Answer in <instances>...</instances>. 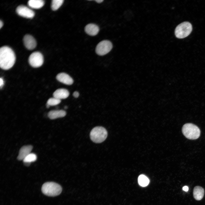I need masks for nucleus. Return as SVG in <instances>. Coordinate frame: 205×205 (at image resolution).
<instances>
[{
  "label": "nucleus",
  "instance_id": "obj_1",
  "mask_svg": "<svg viewBox=\"0 0 205 205\" xmlns=\"http://www.w3.org/2000/svg\"><path fill=\"white\" fill-rule=\"evenodd\" d=\"M16 56L14 52L10 47L4 46L0 49V67L5 70L11 68L15 62Z\"/></svg>",
  "mask_w": 205,
  "mask_h": 205
},
{
  "label": "nucleus",
  "instance_id": "obj_2",
  "mask_svg": "<svg viewBox=\"0 0 205 205\" xmlns=\"http://www.w3.org/2000/svg\"><path fill=\"white\" fill-rule=\"evenodd\" d=\"M62 188L58 183L53 182H47L42 186V191L45 195L50 196H55L59 195Z\"/></svg>",
  "mask_w": 205,
  "mask_h": 205
},
{
  "label": "nucleus",
  "instance_id": "obj_3",
  "mask_svg": "<svg viewBox=\"0 0 205 205\" xmlns=\"http://www.w3.org/2000/svg\"><path fill=\"white\" fill-rule=\"evenodd\" d=\"M107 132L103 127L97 126L93 128L90 133V138L91 140L96 143H101L106 139Z\"/></svg>",
  "mask_w": 205,
  "mask_h": 205
},
{
  "label": "nucleus",
  "instance_id": "obj_4",
  "mask_svg": "<svg viewBox=\"0 0 205 205\" xmlns=\"http://www.w3.org/2000/svg\"><path fill=\"white\" fill-rule=\"evenodd\" d=\"M182 131L186 137L189 139H197L200 135L199 128L196 125L191 123H187L184 125Z\"/></svg>",
  "mask_w": 205,
  "mask_h": 205
},
{
  "label": "nucleus",
  "instance_id": "obj_5",
  "mask_svg": "<svg viewBox=\"0 0 205 205\" xmlns=\"http://www.w3.org/2000/svg\"><path fill=\"white\" fill-rule=\"evenodd\" d=\"M192 30V26L190 23L184 22L178 25L175 30L176 36L179 38H183L188 36Z\"/></svg>",
  "mask_w": 205,
  "mask_h": 205
},
{
  "label": "nucleus",
  "instance_id": "obj_6",
  "mask_svg": "<svg viewBox=\"0 0 205 205\" xmlns=\"http://www.w3.org/2000/svg\"><path fill=\"white\" fill-rule=\"evenodd\" d=\"M112 48V43L108 40H104L98 44L96 48L95 52L99 56H104L110 52Z\"/></svg>",
  "mask_w": 205,
  "mask_h": 205
},
{
  "label": "nucleus",
  "instance_id": "obj_7",
  "mask_svg": "<svg viewBox=\"0 0 205 205\" xmlns=\"http://www.w3.org/2000/svg\"><path fill=\"white\" fill-rule=\"evenodd\" d=\"M28 62L30 65L34 68L40 67L44 62L42 54L40 52H35L32 53L28 58Z\"/></svg>",
  "mask_w": 205,
  "mask_h": 205
},
{
  "label": "nucleus",
  "instance_id": "obj_8",
  "mask_svg": "<svg viewBox=\"0 0 205 205\" xmlns=\"http://www.w3.org/2000/svg\"><path fill=\"white\" fill-rule=\"evenodd\" d=\"M16 12L19 15L27 18L32 19L35 15V13L33 11L23 5L17 7Z\"/></svg>",
  "mask_w": 205,
  "mask_h": 205
},
{
  "label": "nucleus",
  "instance_id": "obj_9",
  "mask_svg": "<svg viewBox=\"0 0 205 205\" xmlns=\"http://www.w3.org/2000/svg\"><path fill=\"white\" fill-rule=\"evenodd\" d=\"M23 40L24 46L29 50H33L36 46V40L32 36L30 35L27 34L24 36Z\"/></svg>",
  "mask_w": 205,
  "mask_h": 205
},
{
  "label": "nucleus",
  "instance_id": "obj_10",
  "mask_svg": "<svg viewBox=\"0 0 205 205\" xmlns=\"http://www.w3.org/2000/svg\"><path fill=\"white\" fill-rule=\"evenodd\" d=\"M56 79L60 82L68 85H71L73 82V79L68 74L64 73L58 74L56 76Z\"/></svg>",
  "mask_w": 205,
  "mask_h": 205
},
{
  "label": "nucleus",
  "instance_id": "obj_11",
  "mask_svg": "<svg viewBox=\"0 0 205 205\" xmlns=\"http://www.w3.org/2000/svg\"><path fill=\"white\" fill-rule=\"evenodd\" d=\"M33 148L32 145H28L22 147L20 149L17 157L19 160H22L25 158L30 152Z\"/></svg>",
  "mask_w": 205,
  "mask_h": 205
},
{
  "label": "nucleus",
  "instance_id": "obj_12",
  "mask_svg": "<svg viewBox=\"0 0 205 205\" xmlns=\"http://www.w3.org/2000/svg\"><path fill=\"white\" fill-rule=\"evenodd\" d=\"M85 30L88 34L93 36L96 35L98 33L99 28L97 25L90 23L86 26L85 28Z\"/></svg>",
  "mask_w": 205,
  "mask_h": 205
},
{
  "label": "nucleus",
  "instance_id": "obj_13",
  "mask_svg": "<svg viewBox=\"0 0 205 205\" xmlns=\"http://www.w3.org/2000/svg\"><path fill=\"white\" fill-rule=\"evenodd\" d=\"M69 95V91L67 89L63 88L58 89L53 93L54 97L60 100L67 98Z\"/></svg>",
  "mask_w": 205,
  "mask_h": 205
},
{
  "label": "nucleus",
  "instance_id": "obj_14",
  "mask_svg": "<svg viewBox=\"0 0 205 205\" xmlns=\"http://www.w3.org/2000/svg\"><path fill=\"white\" fill-rule=\"evenodd\" d=\"M66 112L63 110H52L48 113V116L51 119H54L64 117L66 115Z\"/></svg>",
  "mask_w": 205,
  "mask_h": 205
},
{
  "label": "nucleus",
  "instance_id": "obj_15",
  "mask_svg": "<svg viewBox=\"0 0 205 205\" xmlns=\"http://www.w3.org/2000/svg\"><path fill=\"white\" fill-rule=\"evenodd\" d=\"M204 189L199 186H195L193 191V196L195 199L200 200L203 198L204 194Z\"/></svg>",
  "mask_w": 205,
  "mask_h": 205
},
{
  "label": "nucleus",
  "instance_id": "obj_16",
  "mask_svg": "<svg viewBox=\"0 0 205 205\" xmlns=\"http://www.w3.org/2000/svg\"><path fill=\"white\" fill-rule=\"evenodd\" d=\"M44 1L43 0H30L28 2V6L33 9H38L44 5Z\"/></svg>",
  "mask_w": 205,
  "mask_h": 205
},
{
  "label": "nucleus",
  "instance_id": "obj_17",
  "mask_svg": "<svg viewBox=\"0 0 205 205\" xmlns=\"http://www.w3.org/2000/svg\"><path fill=\"white\" fill-rule=\"evenodd\" d=\"M138 181L139 184L143 187L147 186L149 182V179L144 175H141L139 176Z\"/></svg>",
  "mask_w": 205,
  "mask_h": 205
},
{
  "label": "nucleus",
  "instance_id": "obj_18",
  "mask_svg": "<svg viewBox=\"0 0 205 205\" xmlns=\"http://www.w3.org/2000/svg\"><path fill=\"white\" fill-rule=\"evenodd\" d=\"M64 1L63 0H53L51 3V8L53 11L58 9L62 5Z\"/></svg>",
  "mask_w": 205,
  "mask_h": 205
},
{
  "label": "nucleus",
  "instance_id": "obj_19",
  "mask_svg": "<svg viewBox=\"0 0 205 205\" xmlns=\"http://www.w3.org/2000/svg\"><path fill=\"white\" fill-rule=\"evenodd\" d=\"M36 159V155L34 153H30L25 157L23 159V161L24 163H30L31 162L35 161Z\"/></svg>",
  "mask_w": 205,
  "mask_h": 205
},
{
  "label": "nucleus",
  "instance_id": "obj_20",
  "mask_svg": "<svg viewBox=\"0 0 205 205\" xmlns=\"http://www.w3.org/2000/svg\"><path fill=\"white\" fill-rule=\"evenodd\" d=\"M61 102V100L54 97L49 99L46 104L50 106H54L59 104Z\"/></svg>",
  "mask_w": 205,
  "mask_h": 205
},
{
  "label": "nucleus",
  "instance_id": "obj_21",
  "mask_svg": "<svg viewBox=\"0 0 205 205\" xmlns=\"http://www.w3.org/2000/svg\"><path fill=\"white\" fill-rule=\"evenodd\" d=\"M73 96L75 98H77L79 96V93L78 92L75 91L73 93Z\"/></svg>",
  "mask_w": 205,
  "mask_h": 205
},
{
  "label": "nucleus",
  "instance_id": "obj_22",
  "mask_svg": "<svg viewBox=\"0 0 205 205\" xmlns=\"http://www.w3.org/2000/svg\"><path fill=\"white\" fill-rule=\"evenodd\" d=\"M4 84V81L3 79L1 78L0 79V87L1 88H2Z\"/></svg>",
  "mask_w": 205,
  "mask_h": 205
},
{
  "label": "nucleus",
  "instance_id": "obj_23",
  "mask_svg": "<svg viewBox=\"0 0 205 205\" xmlns=\"http://www.w3.org/2000/svg\"><path fill=\"white\" fill-rule=\"evenodd\" d=\"M183 190L185 191H188V188L187 186H184L183 188Z\"/></svg>",
  "mask_w": 205,
  "mask_h": 205
},
{
  "label": "nucleus",
  "instance_id": "obj_24",
  "mask_svg": "<svg viewBox=\"0 0 205 205\" xmlns=\"http://www.w3.org/2000/svg\"><path fill=\"white\" fill-rule=\"evenodd\" d=\"M94 1H96L97 3H101L102 2L104 1V0H94Z\"/></svg>",
  "mask_w": 205,
  "mask_h": 205
},
{
  "label": "nucleus",
  "instance_id": "obj_25",
  "mask_svg": "<svg viewBox=\"0 0 205 205\" xmlns=\"http://www.w3.org/2000/svg\"><path fill=\"white\" fill-rule=\"evenodd\" d=\"M3 25V23L1 20H0V28H1Z\"/></svg>",
  "mask_w": 205,
  "mask_h": 205
},
{
  "label": "nucleus",
  "instance_id": "obj_26",
  "mask_svg": "<svg viewBox=\"0 0 205 205\" xmlns=\"http://www.w3.org/2000/svg\"><path fill=\"white\" fill-rule=\"evenodd\" d=\"M50 106L48 105V104H46V107L47 108H49Z\"/></svg>",
  "mask_w": 205,
  "mask_h": 205
},
{
  "label": "nucleus",
  "instance_id": "obj_27",
  "mask_svg": "<svg viewBox=\"0 0 205 205\" xmlns=\"http://www.w3.org/2000/svg\"><path fill=\"white\" fill-rule=\"evenodd\" d=\"M67 108V106H65V109Z\"/></svg>",
  "mask_w": 205,
  "mask_h": 205
}]
</instances>
